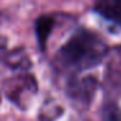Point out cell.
Masks as SVG:
<instances>
[{"label": "cell", "instance_id": "obj_1", "mask_svg": "<svg viewBox=\"0 0 121 121\" xmlns=\"http://www.w3.org/2000/svg\"><path fill=\"white\" fill-rule=\"evenodd\" d=\"M108 51L109 47L100 34L79 27L59 48L55 63L60 69L76 74L102 64Z\"/></svg>", "mask_w": 121, "mask_h": 121}, {"label": "cell", "instance_id": "obj_2", "mask_svg": "<svg viewBox=\"0 0 121 121\" xmlns=\"http://www.w3.org/2000/svg\"><path fill=\"white\" fill-rule=\"evenodd\" d=\"M104 86L105 95L109 98H117L121 95V44L109 48L105 57Z\"/></svg>", "mask_w": 121, "mask_h": 121}, {"label": "cell", "instance_id": "obj_3", "mask_svg": "<svg viewBox=\"0 0 121 121\" xmlns=\"http://www.w3.org/2000/svg\"><path fill=\"white\" fill-rule=\"evenodd\" d=\"M5 94L9 100L17 104L20 108H25L26 99L37 92V82L30 74H21L8 79L4 85Z\"/></svg>", "mask_w": 121, "mask_h": 121}, {"label": "cell", "instance_id": "obj_4", "mask_svg": "<svg viewBox=\"0 0 121 121\" xmlns=\"http://www.w3.org/2000/svg\"><path fill=\"white\" fill-rule=\"evenodd\" d=\"M98 87V81L92 77L86 78H73L68 82V95L78 103H90Z\"/></svg>", "mask_w": 121, "mask_h": 121}, {"label": "cell", "instance_id": "obj_5", "mask_svg": "<svg viewBox=\"0 0 121 121\" xmlns=\"http://www.w3.org/2000/svg\"><path fill=\"white\" fill-rule=\"evenodd\" d=\"M94 12L121 29V0H96Z\"/></svg>", "mask_w": 121, "mask_h": 121}, {"label": "cell", "instance_id": "obj_6", "mask_svg": "<svg viewBox=\"0 0 121 121\" xmlns=\"http://www.w3.org/2000/svg\"><path fill=\"white\" fill-rule=\"evenodd\" d=\"M53 24H55V20L51 16H42L37 20L35 31H37V38L40 44V48H44L46 40H47V38L50 37L51 31H52Z\"/></svg>", "mask_w": 121, "mask_h": 121}, {"label": "cell", "instance_id": "obj_7", "mask_svg": "<svg viewBox=\"0 0 121 121\" xmlns=\"http://www.w3.org/2000/svg\"><path fill=\"white\" fill-rule=\"evenodd\" d=\"M102 121H121V109H118L115 104L109 103L103 111Z\"/></svg>", "mask_w": 121, "mask_h": 121}, {"label": "cell", "instance_id": "obj_8", "mask_svg": "<svg viewBox=\"0 0 121 121\" xmlns=\"http://www.w3.org/2000/svg\"><path fill=\"white\" fill-rule=\"evenodd\" d=\"M0 100H1V98H0Z\"/></svg>", "mask_w": 121, "mask_h": 121}]
</instances>
